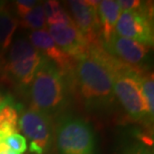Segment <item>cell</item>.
I'll return each mask as SVG.
<instances>
[{"mask_svg": "<svg viewBox=\"0 0 154 154\" xmlns=\"http://www.w3.org/2000/svg\"><path fill=\"white\" fill-rule=\"evenodd\" d=\"M67 77L70 91L76 92L85 109L103 111L114 104L113 75L96 58L87 55L77 60Z\"/></svg>", "mask_w": 154, "mask_h": 154, "instance_id": "cell-1", "label": "cell"}, {"mask_svg": "<svg viewBox=\"0 0 154 154\" xmlns=\"http://www.w3.org/2000/svg\"><path fill=\"white\" fill-rule=\"evenodd\" d=\"M28 89L31 108L51 118L63 111L71 92L68 77L45 57H42Z\"/></svg>", "mask_w": 154, "mask_h": 154, "instance_id": "cell-2", "label": "cell"}, {"mask_svg": "<svg viewBox=\"0 0 154 154\" xmlns=\"http://www.w3.org/2000/svg\"><path fill=\"white\" fill-rule=\"evenodd\" d=\"M58 154H96V139L91 124L78 116L61 117L54 131Z\"/></svg>", "mask_w": 154, "mask_h": 154, "instance_id": "cell-3", "label": "cell"}, {"mask_svg": "<svg viewBox=\"0 0 154 154\" xmlns=\"http://www.w3.org/2000/svg\"><path fill=\"white\" fill-rule=\"evenodd\" d=\"M143 69L122 73L113 77V90L131 121L150 124L153 118L149 115L140 85V74Z\"/></svg>", "mask_w": 154, "mask_h": 154, "instance_id": "cell-4", "label": "cell"}, {"mask_svg": "<svg viewBox=\"0 0 154 154\" xmlns=\"http://www.w3.org/2000/svg\"><path fill=\"white\" fill-rule=\"evenodd\" d=\"M18 127L29 141L31 154H47L54 142V126L50 116L29 108L21 111Z\"/></svg>", "mask_w": 154, "mask_h": 154, "instance_id": "cell-5", "label": "cell"}, {"mask_svg": "<svg viewBox=\"0 0 154 154\" xmlns=\"http://www.w3.org/2000/svg\"><path fill=\"white\" fill-rule=\"evenodd\" d=\"M152 5L149 3L137 11H121L115 27V33L120 37L152 46L153 21Z\"/></svg>", "mask_w": 154, "mask_h": 154, "instance_id": "cell-6", "label": "cell"}, {"mask_svg": "<svg viewBox=\"0 0 154 154\" xmlns=\"http://www.w3.org/2000/svg\"><path fill=\"white\" fill-rule=\"evenodd\" d=\"M97 4L98 1L71 0L67 2L70 17L79 31L86 38L89 45L101 41Z\"/></svg>", "mask_w": 154, "mask_h": 154, "instance_id": "cell-7", "label": "cell"}, {"mask_svg": "<svg viewBox=\"0 0 154 154\" xmlns=\"http://www.w3.org/2000/svg\"><path fill=\"white\" fill-rule=\"evenodd\" d=\"M48 33L55 44L75 61L88 55L89 44L74 22L48 26Z\"/></svg>", "mask_w": 154, "mask_h": 154, "instance_id": "cell-8", "label": "cell"}, {"mask_svg": "<svg viewBox=\"0 0 154 154\" xmlns=\"http://www.w3.org/2000/svg\"><path fill=\"white\" fill-rule=\"evenodd\" d=\"M105 50L117 59L131 66L140 65L148 57L151 46L135 40L120 37L115 33L108 41L103 43Z\"/></svg>", "mask_w": 154, "mask_h": 154, "instance_id": "cell-9", "label": "cell"}, {"mask_svg": "<svg viewBox=\"0 0 154 154\" xmlns=\"http://www.w3.org/2000/svg\"><path fill=\"white\" fill-rule=\"evenodd\" d=\"M29 42L43 57L53 62L63 74L68 75L72 71L76 61L66 55L45 29L32 31L28 34Z\"/></svg>", "mask_w": 154, "mask_h": 154, "instance_id": "cell-10", "label": "cell"}, {"mask_svg": "<svg viewBox=\"0 0 154 154\" xmlns=\"http://www.w3.org/2000/svg\"><path fill=\"white\" fill-rule=\"evenodd\" d=\"M42 57L41 54H38L12 62H1L0 75L20 89H28Z\"/></svg>", "mask_w": 154, "mask_h": 154, "instance_id": "cell-11", "label": "cell"}, {"mask_svg": "<svg viewBox=\"0 0 154 154\" xmlns=\"http://www.w3.org/2000/svg\"><path fill=\"white\" fill-rule=\"evenodd\" d=\"M121 9L119 4L114 0H103L98 1L97 15L100 23V36L102 43L107 42L115 34V27Z\"/></svg>", "mask_w": 154, "mask_h": 154, "instance_id": "cell-12", "label": "cell"}, {"mask_svg": "<svg viewBox=\"0 0 154 154\" xmlns=\"http://www.w3.org/2000/svg\"><path fill=\"white\" fill-rule=\"evenodd\" d=\"M19 105H16L13 97L4 94L0 103V142H3L8 136L18 133Z\"/></svg>", "mask_w": 154, "mask_h": 154, "instance_id": "cell-13", "label": "cell"}, {"mask_svg": "<svg viewBox=\"0 0 154 154\" xmlns=\"http://www.w3.org/2000/svg\"><path fill=\"white\" fill-rule=\"evenodd\" d=\"M18 24L19 19L16 14L6 4H0V59L12 43Z\"/></svg>", "mask_w": 154, "mask_h": 154, "instance_id": "cell-14", "label": "cell"}, {"mask_svg": "<svg viewBox=\"0 0 154 154\" xmlns=\"http://www.w3.org/2000/svg\"><path fill=\"white\" fill-rule=\"evenodd\" d=\"M40 54L36 49L33 47L32 44L25 38H16L11 43L7 51L0 59L1 62H12L20 59H24L27 57L35 56Z\"/></svg>", "mask_w": 154, "mask_h": 154, "instance_id": "cell-15", "label": "cell"}, {"mask_svg": "<svg viewBox=\"0 0 154 154\" xmlns=\"http://www.w3.org/2000/svg\"><path fill=\"white\" fill-rule=\"evenodd\" d=\"M42 5L48 26L73 23L69 13L58 1H46Z\"/></svg>", "mask_w": 154, "mask_h": 154, "instance_id": "cell-16", "label": "cell"}, {"mask_svg": "<svg viewBox=\"0 0 154 154\" xmlns=\"http://www.w3.org/2000/svg\"><path fill=\"white\" fill-rule=\"evenodd\" d=\"M20 24L26 29H31L32 31L43 30L46 26V18L43 5L37 3L28 13L20 18Z\"/></svg>", "mask_w": 154, "mask_h": 154, "instance_id": "cell-17", "label": "cell"}, {"mask_svg": "<svg viewBox=\"0 0 154 154\" xmlns=\"http://www.w3.org/2000/svg\"><path fill=\"white\" fill-rule=\"evenodd\" d=\"M140 85L144 100L147 105L149 115H154V81L152 72L143 71L140 74Z\"/></svg>", "mask_w": 154, "mask_h": 154, "instance_id": "cell-18", "label": "cell"}, {"mask_svg": "<svg viewBox=\"0 0 154 154\" xmlns=\"http://www.w3.org/2000/svg\"><path fill=\"white\" fill-rule=\"evenodd\" d=\"M120 154H154L152 145H150L149 141L144 140H135L126 144V146L122 149Z\"/></svg>", "mask_w": 154, "mask_h": 154, "instance_id": "cell-19", "label": "cell"}, {"mask_svg": "<svg viewBox=\"0 0 154 154\" xmlns=\"http://www.w3.org/2000/svg\"><path fill=\"white\" fill-rule=\"evenodd\" d=\"M9 148L16 154H23L27 149V140L26 138L19 133L12 134L4 140Z\"/></svg>", "mask_w": 154, "mask_h": 154, "instance_id": "cell-20", "label": "cell"}, {"mask_svg": "<svg viewBox=\"0 0 154 154\" xmlns=\"http://www.w3.org/2000/svg\"><path fill=\"white\" fill-rule=\"evenodd\" d=\"M37 1L35 0H19L15 1V12L16 16H19L20 18L23 17L26 13L31 10L34 6L37 4Z\"/></svg>", "mask_w": 154, "mask_h": 154, "instance_id": "cell-21", "label": "cell"}, {"mask_svg": "<svg viewBox=\"0 0 154 154\" xmlns=\"http://www.w3.org/2000/svg\"><path fill=\"white\" fill-rule=\"evenodd\" d=\"M0 154H16V153L12 151V150L6 145V143L4 141H3V142H0Z\"/></svg>", "mask_w": 154, "mask_h": 154, "instance_id": "cell-22", "label": "cell"}, {"mask_svg": "<svg viewBox=\"0 0 154 154\" xmlns=\"http://www.w3.org/2000/svg\"><path fill=\"white\" fill-rule=\"evenodd\" d=\"M3 97H4V94H3V93H0V103L2 102V100H3Z\"/></svg>", "mask_w": 154, "mask_h": 154, "instance_id": "cell-23", "label": "cell"}]
</instances>
